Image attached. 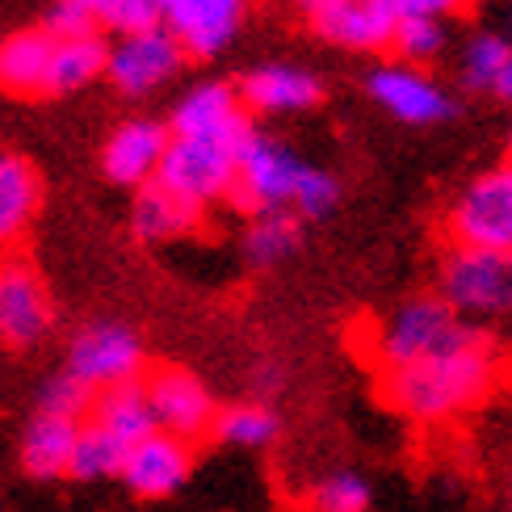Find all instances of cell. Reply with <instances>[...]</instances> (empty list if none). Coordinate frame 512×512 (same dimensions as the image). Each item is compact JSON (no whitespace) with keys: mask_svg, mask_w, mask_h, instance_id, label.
Listing matches in <instances>:
<instances>
[{"mask_svg":"<svg viewBox=\"0 0 512 512\" xmlns=\"http://www.w3.org/2000/svg\"><path fill=\"white\" fill-rule=\"evenodd\" d=\"M51 34H135L164 26V0H51Z\"/></svg>","mask_w":512,"mask_h":512,"instance_id":"e0dca14e","label":"cell"},{"mask_svg":"<svg viewBox=\"0 0 512 512\" xmlns=\"http://www.w3.org/2000/svg\"><path fill=\"white\" fill-rule=\"evenodd\" d=\"M252 0H164V26L189 59H215L240 38Z\"/></svg>","mask_w":512,"mask_h":512,"instance_id":"2e32d148","label":"cell"},{"mask_svg":"<svg viewBox=\"0 0 512 512\" xmlns=\"http://www.w3.org/2000/svg\"><path fill=\"white\" fill-rule=\"evenodd\" d=\"M395 13L387 9V0H353L349 9H340L328 26H319L315 34L332 42L340 51L353 55H374V51H391L395 42Z\"/></svg>","mask_w":512,"mask_h":512,"instance_id":"7402d4cb","label":"cell"},{"mask_svg":"<svg viewBox=\"0 0 512 512\" xmlns=\"http://www.w3.org/2000/svg\"><path fill=\"white\" fill-rule=\"evenodd\" d=\"M340 202V181L324 164L298 156L286 139L252 131L240 152L231 206L244 215L290 210L298 219H328Z\"/></svg>","mask_w":512,"mask_h":512,"instance_id":"7a4b0ae2","label":"cell"},{"mask_svg":"<svg viewBox=\"0 0 512 512\" xmlns=\"http://www.w3.org/2000/svg\"><path fill=\"white\" fill-rule=\"evenodd\" d=\"M168 131L177 139H248L252 114L244 110L240 89L227 80H198L173 101Z\"/></svg>","mask_w":512,"mask_h":512,"instance_id":"7c38bea8","label":"cell"},{"mask_svg":"<svg viewBox=\"0 0 512 512\" xmlns=\"http://www.w3.org/2000/svg\"><path fill=\"white\" fill-rule=\"evenodd\" d=\"M391 51L403 63L429 68V63H437L445 51H450V21H441V17H408V21H399Z\"/></svg>","mask_w":512,"mask_h":512,"instance_id":"f546056e","label":"cell"},{"mask_svg":"<svg viewBox=\"0 0 512 512\" xmlns=\"http://www.w3.org/2000/svg\"><path fill=\"white\" fill-rule=\"evenodd\" d=\"M353 0H294V9H298V17L307 21L311 30H319V26H328V21L340 13V9H349Z\"/></svg>","mask_w":512,"mask_h":512,"instance_id":"836d02e7","label":"cell"},{"mask_svg":"<svg viewBox=\"0 0 512 512\" xmlns=\"http://www.w3.org/2000/svg\"><path fill=\"white\" fill-rule=\"evenodd\" d=\"M387 9L395 13V21H408V17H441V21H450L462 9V0H387Z\"/></svg>","mask_w":512,"mask_h":512,"instance_id":"1f68e13d","label":"cell"},{"mask_svg":"<svg viewBox=\"0 0 512 512\" xmlns=\"http://www.w3.org/2000/svg\"><path fill=\"white\" fill-rule=\"evenodd\" d=\"M462 5H483V0H462Z\"/></svg>","mask_w":512,"mask_h":512,"instance_id":"f35d334b","label":"cell"},{"mask_svg":"<svg viewBox=\"0 0 512 512\" xmlns=\"http://www.w3.org/2000/svg\"><path fill=\"white\" fill-rule=\"evenodd\" d=\"M236 89H240L244 110L256 118H294L324 101V80H319V72L303 68V63H290V59L256 63V68H248L240 76Z\"/></svg>","mask_w":512,"mask_h":512,"instance_id":"4fadbf2b","label":"cell"},{"mask_svg":"<svg viewBox=\"0 0 512 512\" xmlns=\"http://www.w3.org/2000/svg\"><path fill=\"white\" fill-rule=\"evenodd\" d=\"M504 508L512 512V466H508V487H504Z\"/></svg>","mask_w":512,"mask_h":512,"instance_id":"8d00e7d4","label":"cell"},{"mask_svg":"<svg viewBox=\"0 0 512 512\" xmlns=\"http://www.w3.org/2000/svg\"><path fill=\"white\" fill-rule=\"evenodd\" d=\"M445 240L454 248L512 252V160L483 168L445 206Z\"/></svg>","mask_w":512,"mask_h":512,"instance_id":"5b68a950","label":"cell"},{"mask_svg":"<svg viewBox=\"0 0 512 512\" xmlns=\"http://www.w3.org/2000/svg\"><path fill=\"white\" fill-rule=\"evenodd\" d=\"M189 63V51L168 26L135 30L110 38V59H105V80L114 84L122 97H152L164 84H173L181 68Z\"/></svg>","mask_w":512,"mask_h":512,"instance_id":"9c48e42d","label":"cell"},{"mask_svg":"<svg viewBox=\"0 0 512 512\" xmlns=\"http://www.w3.org/2000/svg\"><path fill=\"white\" fill-rule=\"evenodd\" d=\"M143 391H147V403H152V416H156L160 433H173L189 445H198L202 437L215 433L219 403L194 370L156 366V370H147Z\"/></svg>","mask_w":512,"mask_h":512,"instance_id":"8fae6325","label":"cell"},{"mask_svg":"<svg viewBox=\"0 0 512 512\" xmlns=\"http://www.w3.org/2000/svg\"><path fill=\"white\" fill-rule=\"evenodd\" d=\"M206 227V210L194 206L189 198L173 194L168 185L152 181L135 189V202H131V231L139 244H177V240H189L198 236Z\"/></svg>","mask_w":512,"mask_h":512,"instance_id":"d6986e66","label":"cell"},{"mask_svg":"<svg viewBox=\"0 0 512 512\" xmlns=\"http://www.w3.org/2000/svg\"><path fill=\"white\" fill-rule=\"evenodd\" d=\"M63 370L80 378L93 395L126 387V382L147 378V349L135 328L122 319H93L72 332L68 353H63Z\"/></svg>","mask_w":512,"mask_h":512,"instance_id":"8992f818","label":"cell"},{"mask_svg":"<svg viewBox=\"0 0 512 512\" xmlns=\"http://www.w3.org/2000/svg\"><path fill=\"white\" fill-rule=\"evenodd\" d=\"M282 433V420H277L269 399H244V403H227L219 408L215 420V437L219 445H231V450H265L269 441H277Z\"/></svg>","mask_w":512,"mask_h":512,"instance_id":"4316f807","label":"cell"},{"mask_svg":"<svg viewBox=\"0 0 512 512\" xmlns=\"http://www.w3.org/2000/svg\"><path fill=\"white\" fill-rule=\"evenodd\" d=\"M500 374H504V349L487 332L466 349L424 357L416 366L378 374V395L395 416L424 424V429H437V424L462 420L475 408H483L500 387Z\"/></svg>","mask_w":512,"mask_h":512,"instance_id":"6da1fadb","label":"cell"},{"mask_svg":"<svg viewBox=\"0 0 512 512\" xmlns=\"http://www.w3.org/2000/svg\"><path fill=\"white\" fill-rule=\"evenodd\" d=\"M244 143L248 139H177L173 135L156 181L168 185L173 194L189 198L194 206H202V210L231 202Z\"/></svg>","mask_w":512,"mask_h":512,"instance_id":"ba28073f","label":"cell"},{"mask_svg":"<svg viewBox=\"0 0 512 512\" xmlns=\"http://www.w3.org/2000/svg\"><path fill=\"white\" fill-rule=\"evenodd\" d=\"M80 424L72 416H51V412H34L26 433H21L17 458L21 471L38 483H55V479H72V454L80 441Z\"/></svg>","mask_w":512,"mask_h":512,"instance_id":"ffe728a7","label":"cell"},{"mask_svg":"<svg viewBox=\"0 0 512 512\" xmlns=\"http://www.w3.org/2000/svg\"><path fill=\"white\" fill-rule=\"evenodd\" d=\"M173 131L156 118H126L101 143V173L122 189H143L160 177V164L168 156Z\"/></svg>","mask_w":512,"mask_h":512,"instance_id":"5bb4252c","label":"cell"},{"mask_svg":"<svg viewBox=\"0 0 512 512\" xmlns=\"http://www.w3.org/2000/svg\"><path fill=\"white\" fill-rule=\"evenodd\" d=\"M110 42L105 34H55V59H51V97H68L89 89L105 76Z\"/></svg>","mask_w":512,"mask_h":512,"instance_id":"603a6c76","label":"cell"},{"mask_svg":"<svg viewBox=\"0 0 512 512\" xmlns=\"http://www.w3.org/2000/svg\"><path fill=\"white\" fill-rule=\"evenodd\" d=\"M89 420L101 424L105 433H114V437L126 441V445H135V441H143L147 433H156V416H152V403H147L143 382H126V387L101 391V395L93 399Z\"/></svg>","mask_w":512,"mask_h":512,"instance_id":"484cf974","label":"cell"},{"mask_svg":"<svg viewBox=\"0 0 512 512\" xmlns=\"http://www.w3.org/2000/svg\"><path fill=\"white\" fill-rule=\"evenodd\" d=\"M487 328L471 324L466 315H458L445 298L433 294H412L403 298L399 307H391L387 315H378L361 349L378 366V374L387 370H403V366H416L424 357H441V353H454L483 340Z\"/></svg>","mask_w":512,"mask_h":512,"instance_id":"3957f363","label":"cell"},{"mask_svg":"<svg viewBox=\"0 0 512 512\" xmlns=\"http://www.w3.org/2000/svg\"><path fill=\"white\" fill-rule=\"evenodd\" d=\"M189 471H194V445L156 429L126 450L118 479L135 500H168L189 483Z\"/></svg>","mask_w":512,"mask_h":512,"instance_id":"9a60e30c","label":"cell"},{"mask_svg":"<svg viewBox=\"0 0 512 512\" xmlns=\"http://www.w3.org/2000/svg\"><path fill=\"white\" fill-rule=\"evenodd\" d=\"M93 399H97V395H93L89 387H84L80 378H72L68 370H55V374L38 387V412L72 416V420H89Z\"/></svg>","mask_w":512,"mask_h":512,"instance_id":"4dcf8cb0","label":"cell"},{"mask_svg":"<svg viewBox=\"0 0 512 512\" xmlns=\"http://www.w3.org/2000/svg\"><path fill=\"white\" fill-rule=\"evenodd\" d=\"M42 210V173L21 152H0V248H13Z\"/></svg>","mask_w":512,"mask_h":512,"instance_id":"44dd1931","label":"cell"},{"mask_svg":"<svg viewBox=\"0 0 512 512\" xmlns=\"http://www.w3.org/2000/svg\"><path fill=\"white\" fill-rule=\"evenodd\" d=\"M496 97L512 105V63H508V72H504V80H500V89H496Z\"/></svg>","mask_w":512,"mask_h":512,"instance_id":"d590c367","label":"cell"},{"mask_svg":"<svg viewBox=\"0 0 512 512\" xmlns=\"http://www.w3.org/2000/svg\"><path fill=\"white\" fill-rule=\"evenodd\" d=\"M508 160H512V126H508Z\"/></svg>","mask_w":512,"mask_h":512,"instance_id":"74e56055","label":"cell"},{"mask_svg":"<svg viewBox=\"0 0 512 512\" xmlns=\"http://www.w3.org/2000/svg\"><path fill=\"white\" fill-rule=\"evenodd\" d=\"M55 34L47 26H21L0 38V93L34 101L51 97Z\"/></svg>","mask_w":512,"mask_h":512,"instance_id":"ac0fdd59","label":"cell"},{"mask_svg":"<svg viewBox=\"0 0 512 512\" xmlns=\"http://www.w3.org/2000/svg\"><path fill=\"white\" fill-rule=\"evenodd\" d=\"M55 328V294L42 269L17 248H0V345L26 353Z\"/></svg>","mask_w":512,"mask_h":512,"instance_id":"52a82bcc","label":"cell"},{"mask_svg":"<svg viewBox=\"0 0 512 512\" xmlns=\"http://www.w3.org/2000/svg\"><path fill=\"white\" fill-rule=\"evenodd\" d=\"M131 445L118 441L114 433H105L101 424L84 420L80 424V441H76V454H72V479L76 483H97V479H118L122 475V462Z\"/></svg>","mask_w":512,"mask_h":512,"instance_id":"83f0119b","label":"cell"},{"mask_svg":"<svg viewBox=\"0 0 512 512\" xmlns=\"http://www.w3.org/2000/svg\"><path fill=\"white\" fill-rule=\"evenodd\" d=\"M437 294L471 324H512V252L445 248L437 261Z\"/></svg>","mask_w":512,"mask_h":512,"instance_id":"277c9868","label":"cell"},{"mask_svg":"<svg viewBox=\"0 0 512 512\" xmlns=\"http://www.w3.org/2000/svg\"><path fill=\"white\" fill-rule=\"evenodd\" d=\"M248 382H252V399H269V395H277V391L286 387L282 361H256L252 374H248Z\"/></svg>","mask_w":512,"mask_h":512,"instance_id":"d6a6232c","label":"cell"},{"mask_svg":"<svg viewBox=\"0 0 512 512\" xmlns=\"http://www.w3.org/2000/svg\"><path fill=\"white\" fill-rule=\"evenodd\" d=\"M366 93L382 114H391L403 126H441L445 118H454V93L445 89V80L403 59L370 68Z\"/></svg>","mask_w":512,"mask_h":512,"instance_id":"30bf717a","label":"cell"},{"mask_svg":"<svg viewBox=\"0 0 512 512\" xmlns=\"http://www.w3.org/2000/svg\"><path fill=\"white\" fill-rule=\"evenodd\" d=\"M303 504H307V512H370L374 487L357 471H328L315 483H307Z\"/></svg>","mask_w":512,"mask_h":512,"instance_id":"f1b7e54d","label":"cell"},{"mask_svg":"<svg viewBox=\"0 0 512 512\" xmlns=\"http://www.w3.org/2000/svg\"><path fill=\"white\" fill-rule=\"evenodd\" d=\"M303 248V219L290 210H269V215H248L244 227V261L252 269H277Z\"/></svg>","mask_w":512,"mask_h":512,"instance_id":"d4e9b609","label":"cell"},{"mask_svg":"<svg viewBox=\"0 0 512 512\" xmlns=\"http://www.w3.org/2000/svg\"><path fill=\"white\" fill-rule=\"evenodd\" d=\"M508 63H512V38L504 30H492V26H475L458 47V80L471 93L496 97Z\"/></svg>","mask_w":512,"mask_h":512,"instance_id":"cb8c5ba5","label":"cell"},{"mask_svg":"<svg viewBox=\"0 0 512 512\" xmlns=\"http://www.w3.org/2000/svg\"><path fill=\"white\" fill-rule=\"evenodd\" d=\"M500 30L512 38V0H500Z\"/></svg>","mask_w":512,"mask_h":512,"instance_id":"e575fe53","label":"cell"}]
</instances>
